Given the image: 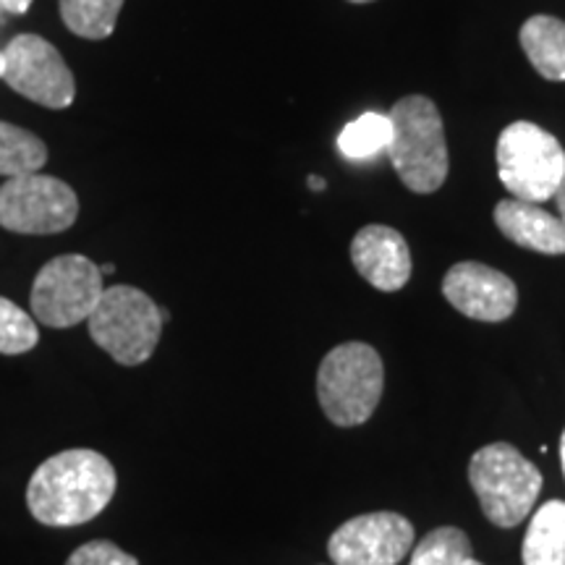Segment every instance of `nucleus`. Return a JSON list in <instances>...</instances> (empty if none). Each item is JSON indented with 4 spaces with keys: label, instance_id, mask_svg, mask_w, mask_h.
<instances>
[{
    "label": "nucleus",
    "instance_id": "1",
    "mask_svg": "<svg viewBox=\"0 0 565 565\" xmlns=\"http://www.w3.org/2000/svg\"><path fill=\"white\" fill-rule=\"evenodd\" d=\"M116 484V469L103 454L63 450L38 466L26 487V505L45 526H79L108 508Z\"/></svg>",
    "mask_w": 565,
    "mask_h": 565
},
{
    "label": "nucleus",
    "instance_id": "2",
    "mask_svg": "<svg viewBox=\"0 0 565 565\" xmlns=\"http://www.w3.org/2000/svg\"><path fill=\"white\" fill-rule=\"evenodd\" d=\"M393 134L387 145L391 166L416 194H433L448 179V145L440 110L422 95H408L387 113Z\"/></svg>",
    "mask_w": 565,
    "mask_h": 565
},
{
    "label": "nucleus",
    "instance_id": "3",
    "mask_svg": "<svg viewBox=\"0 0 565 565\" xmlns=\"http://www.w3.org/2000/svg\"><path fill=\"white\" fill-rule=\"evenodd\" d=\"M383 359L366 343L335 345L317 372L320 406L338 427H356L370 419L383 398Z\"/></svg>",
    "mask_w": 565,
    "mask_h": 565
},
{
    "label": "nucleus",
    "instance_id": "4",
    "mask_svg": "<svg viewBox=\"0 0 565 565\" xmlns=\"http://www.w3.org/2000/svg\"><path fill=\"white\" fill-rule=\"evenodd\" d=\"M469 482L482 513L503 529L519 526L532 513L542 490L540 469L508 443L484 445L471 456Z\"/></svg>",
    "mask_w": 565,
    "mask_h": 565
},
{
    "label": "nucleus",
    "instance_id": "5",
    "mask_svg": "<svg viewBox=\"0 0 565 565\" xmlns=\"http://www.w3.org/2000/svg\"><path fill=\"white\" fill-rule=\"evenodd\" d=\"M87 322L92 341L124 366L145 364L166 324L158 303L134 286L105 288Z\"/></svg>",
    "mask_w": 565,
    "mask_h": 565
},
{
    "label": "nucleus",
    "instance_id": "6",
    "mask_svg": "<svg viewBox=\"0 0 565 565\" xmlns=\"http://www.w3.org/2000/svg\"><path fill=\"white\" fill-rule=\"evenodd\" d=\"M565 173V150L553 134L532 121L505 126L498 139V175L513 200H553Z\"/></svg>",
    "mask_w": 565,
    "mask_h": 565
},
{
    "label": "nucleus",
    "instance_id": "7",
    "mask_svg": "<svg viewBox=\"0 0 565 565\" xmlns=\"http://www.w3.org/2000/svg\"><path fill=\"white\" fill-rule=\"evenodd\" d=\"M103 291L100 267L84 254H61L34 278L32 315L47 328H74L95 312Z\"/></svg>",
    "mask_w": 565,
    "mask_h": 565
},
{
    "label": "nucleus",
    "instance_id": "8",
    "mask_svg": "<svg viewBox=\"0 0 565 565\" xmlns=\"http://www.w3.org/2000/svg\"><path fill=\"white\" fill-rule=\"evenodd\" d=\"M79 215L74 189L42 173L13 175L0 186V225L11 233L51 236L71 228Z\"/></svg>",
    "mask_w": 565,
    "mask_h": 565
},
{
    "label": "nucleus",
    "instance_id": "9",
    "mask_svg": "<svg viewBox=\"0 0 565 565\" xmlns=\"http://www.w3.org/2000/svg\"><path fill=\"white\" fill-rule=\"evenodd\" d=\"M3 79L42 108L63 110L74 103V74L58 47L38 34H19L3 51Z\"/></svg>",
    "mask_w": 565,
    "mask_h": 565
},
{
    "label": "nucleus",
    "instance_id": "10",
    "mask_svg": "<svg viewBox=\"0 0 565 565\" xmlns=\"http://www.w3.org/2000/svg\"><path fill=\"white\" fill-rule=\"evenodd\" d=\"M414 545V526L404 515L364 513L335 529L328 555L335 565H398Z\"/></svg>",
    "mask_w": 565,
    "mask_h": 565
},
{
    "label": "nucleus",
    "instance_id": "11",
    "mask_svg": "<svg viewBox=\"0 0 565 565\" xmlns=\"http://www.w3.org/2000/svg\"><path fill=\"white\" fill-rule=\"evenodd\" d=\"M443 294L458 312L479 322H503L515 312L519 291L505 273L479 263H458L445 273Z\"/></svg>",
    "mask_w": 565,
    "mask_h": 565
},
{
    "label": "nucleus",
    "instance_id": "12",
    "mask_svg": "<svg viewBox=\"0 0 565 565\" xmlns=\"http://www.w3.org/2000/svg\"><path fill=\"white\" fill-rule=\"evenodd\" d=\"M351 263L377 291H401L412 278V252L391 225H364L351 242Z\"/></svg>",
    "mask_w": 565,
    "mask_h": 565
},
{
    "label": "nucleus",
    "instance_id": "13",
    "mask_svg": "<svg viewBox=\"0 0 565 565\" xmlns=\"http://www.w3.org/2000/svg\"><path fill=\"white\" fill-rule=\"evenodd\" d=\"M494 225L515 246L540 254H565V223L540 204L513 196L503 200L494 207Z\"/></svg>",
    "mask_w": 565,
    "mask_h": 565
},
{
    "label": "nucleus",
    "instance_id": "14",
    "mask_svg": "<svg viewBox=\"0 0 565 565\" xmlns=\"http://www.w3.org/2000/svg\"><path fill=\"white\" fill-rule=\"evenodd\" d=\"M521 47L550 82H565V21L555 17H532L521 26Z\"/></svg>",
    "mask_w": 565,
    "mask_h": 565
},
{
    "label": "nucleus",
    "instance_id": "15",
    "mask_svg": "<svg viewBox=\"0 0 565 565\" xmlns=\"http://www.w3.org/2000/svg\"><path fill=\"white\" fill-rule=\"evenodd\" d=\"M521 555H524V565H565L563 500H550L532 515Z\"/></svg>",
    "mask_w": 565,
    "mask_h": 565
},
{
    "label": "nucleus",
    "instance_id": "16",
    "mask_svg": "<svg viewBox=\"0 0 565 565\" xmlns=\"http://www.w3.org/2000/svg\"><path fill=\"white\" fill-rule=\"evenodd\" d=\"M47 162V147L32 131L0 121V175L38 173Z\"/></svg>",
    "mask_w": 565,
    "mask_h": 565
},
{
    "label": "nucleus",
    "instance_id": "17",
    "mask_svg": "<svg viewBox=\"0 0 565 565\" xmlns=\"http://www.w3.org/2000/svg\"><path fill=\"white\" fill-rule=\"evenodd\" d=\"M391 118L383 113H362L338 134V150L349 160H372L391 145Z\"/></svg>",
    "mask_w": 565,
    "mask_h": 565
},
{
    "label": "nucleus",
    "instance_id": "18",
    "mask_svg": "<svg viewBox=\"0 0 565 565\" xmlns=\"http://www.w3.org/2000/svg\"><path fill=\"white\" fill-rule=\"evenodd\" d=\"M124 0H61V19L84 40H105L116 30Z\"/></svg>",
    "mask_w": 565,
    "mask_h": 565
},
{
    "label": "nucleus",
    "instance_id": "19",
    "mask_svg": "<svg viewBox=\"0 0 565 565\" xmlns=\"http://www.w3.org/2000/svg\"><path fill=\"white\" fill-rule=\"evenodd\" d=\"M471 557V542L456 526H440L416 545L408 565H461Z\"/></svg>",
    "mask_w": 565,
    "mask_h": 565
},
{
    "label": "nucleus",
    "instance_id": "20",
    "mask_svg": "<svg viewBox=\"0 0 565 565\" xmlns=\"http://www.w3.org/2000/svg\"><path fill=\"white\" fill-rule=\"evenodd\" d=\"M38 341V322L11 299H3V296H0V353H6V356H19V353L32 351Z\"/></svg>",
    "mask_w": 565,
    "mask_h": 565
},
{
    "label": "nucleus",
    "instance_id": "21",
    "mask_svg": "<svg viewBox=\"0 0 565 565\" xmlns=\"http://www.w3.org/2000/svg\"><path fill=\"white\" fill-rule=\"evenodd\" d=\"M66 565H139V561L129 553H124L121 547L113 545V542L95 540L74 550Z\"/></svg>",
    "mask_w": 565,
    "mask_h": 565
},
{
    "label": "nucleus",
    "instance_id": "22",
    "mask_svg": "<svg viewBox=\"0 0 565 565\" xmlns=\"http://www.w3.org/2000/svg\"><path fill=\"white\" fill-rule=\"evenodd\" d=\"M32 0H0V9L6 13H26L30 11Z\"/></svg>",
    "mask_w": 565,
    "mask_h": 565
},
{
    "label": "nucleus",
    "instance_id": "23",
    "mask_svg": "<svg viewBox=\"0 0 565 565\" xmlns=\"http://www.w3.org/2000/svg\"><path fill=\"white\" fill-rule=\"evenodd\" d=\"M555 204H557V217H561V221L565 223V173H563V179H561V186H557V192H555Z\"/></svg>",
    "mask_w": 565,
    "mask_h": 565
},
{
    "label": "nucleus",
    "instance_id": "24",
    "mask_svg": "<svg viewBox=\"0 0 565 565\" xmlns=\"http://www.w3.org/2000/svg\"><path fill=\"white\" fill-rule=\"evenodd\" d=\"M309 186H312L315 192H322V189H324V179H320V175H309Z\"/></svg>",
    "mask_w": 565,
    "mask_h": 565
},
{
    "label": "nucleus",
    "instance_id": "25",
    "mask_svg": "<svg viewBox=\"0 0 565 565\" xmlns=\"http://www.w3.org/2000/svg\"><path fill=\"white\" fill-rule=\"evenodd\" d=\"M561 463H563V475H565V433L561 437Z\"/></svg>",
    "mask_w": 565,
    "mask_h": 565
},
{
    "label": "nucleus",
    "instance_id": "26",
    "mask_svg": "<svg viewBox=\"0 0 565 565\" xmlns=\"http://www.w3.org/2000/svg\"><path fill=\"white\" fill-rule=\"evenodd\" d=\"M100 273H103V275H113V273H116V265H113V263L103 265V267H100Z\"/></svg>",
    "mask_w": 565,
    "mask_h": 565
},
{
    "label": "nucleus",
    "instance_id": "27",
    "mask_svg": "<svg viewBox=\"0 0 565 565\" xmlns=\"http://www.w3.org/2000/svg\"><path fill=\"white\" fill-rule=\"evenodd\" d=\"M461 565H482L479 561H475V557H466V561Z\"/></svg>",
    "mask_w": 565,
    "mask_h": 565
},
{
    "label": "nucleus",
    "instance_id": "28",
    "mask_svg": "<svg viewBox=\"0 0 565 565\" xmlns=\"http://www.w3.org/2000/svg\"><path fill=\"white\" fill-rule=\"evenodd\" d=\"M0 76H3V53H0Z\"/></svg>",
    "mask_w": 565,
    "mask_h": 565
},
{
    "label": "nucleus",
    "instance_id": "29",
    "mask_svg": "<svg viewBox=\"0 0 565 565\" xmlns=\"http://www.w3.org/2000/svg\"><path fill=\"white\" fill-rule=\"evenodd\" d=\"M351 3H372V0H351Z\"/></svg>",
    "mask_w": 565,
    "mask_h": 565
},
{
    "label": "nucleus",
    "instance_id": "30",
    "mask_svg": "<svg viewBox=\"0 0 565 565\" xmlns=\"http://www.w3.org/2000/svg\"><path fill=\"white\" fill-rule=\"evenodd\" d=\"M0 11H3V9H0Z\"/></svg>",
    "mask_w": 565,
    "mask_h": 565
}]
</instances>
